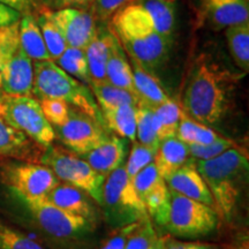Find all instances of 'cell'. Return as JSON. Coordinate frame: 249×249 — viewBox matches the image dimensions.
Instances as JSON below:
<instances>
[{"instance_id":"obj_1","label":"cell","mask_w":249,"mask_h":249,"mask_svg":"<svg viewBox=\"0 0 249 249\" xmlns=\"http://www.w3.org/2000/svg\"><path fill=\"white\" fill-rule=\"evenodd\" d=\"M238 76L207 54L193 65L182 93L180 107L192 119L203 124L219 123L229 107L231 87Z\"/></svg>"},{"instance_id":"obj_2","label":"cell","mask_w":249,"mask_h":249,"mask_svg":"<svg viewBox=\"0 0 249 249\" xmlns=\"http://www.w3.org/2000/svg\"><path fill=\"white\" fill-rule=\"evenodd\" d=\"M110 20V28L127 55L156 75L169 60L173 42L156 30L147 11L136 1L124 6Z\"/></svg>"},{"instance_id":"obj_3","label":"cell","mask_w":249,"mask_h":249,"mask_svg":"<svg viewBox=\"0 0 249 249\" xmlns=\"http://www.w3.org/2000/svg\"><path fill=\"white\" fill-rule=\"evenodd\" d=\"M194 161L196 170L213 195L218 214L225 220L231 219L247 182V152L235 145L213 160Z\"/></svg>"},{"instance_id":"obj_4","label":"cell","mask_w":249,"mask_h":249,"mask_svg":"<svg viewBox=\"0 0 249 249\" xmlns=\"http://www.w3.org/2000/svg\"><path fill=\"white\" fill-rule=\"evenodd\" d=\"M31 93L39 101L59 99L66 102L71 107L105 124L101 108L89 87L68 75L54 61H34V86Z\"/></svg>"},{"instance_id":"obj_5","label":"cell","mask_w":249,"mask_h":249,"mask_svg":"<svg viewBox=\"0 0 249 249\" xmlns=\"http://www.w3.org/2000/svg\"><path fill=\"white\" fill-rule=\"evenodd\" d=\"M40 164L48 166L58 180L81 189L96 203L103 204L105 177L96 172L83 158L60 147H48L40 157Z\"/></svg>"},{"instance_id":"obj_6","label":"cell","mask_w":249,"mask_h":249,"mask_svg":"<svg viewBox=\"0 0 249 249\" xmlns=\"http://www.w3.org/2000/svg\"><path fill=\"white\" fill-rule=\"evenodd\" d=\"M102 207L105 209L107 222L117 227L135 223L148 216L144 204L127 176L124 165H121L105 178Z\"/></svg>"},{"instance_id":"obj_7","label":"cell","mask_w":249,"mask_h":249,"mask_svg":"<svg viewBox=\"0 0 249 249\" xmlns=\"http://www.w3.org/2000/svg\"><path fill=\"white\" fill-rule=\"evenodd\" d=\"M219 223L216 209L170 189V211L165 229L180 238H200L210 234Z\"/></svg>"},{"instance_id":"obj_8","label":"cell","mask_w":249,"mask_h":249,"mask_svg":"<svg viewBox=\"0 0 249 249\" xmlns=\"http://www.w3.org/2000/svg\"><path fill=\"white\" fill-rule=\"evenodd\" d=\"M0 117L40 147L48 148L54 141L53 127L43 114L39 102L31 96L4 95Z\"/></svg>"},{"instance_id":"obj_9","label":"cell","mask_w":249,"mask_h":249,"mask_svg":"<svg viewBox=\"0 0 249 249\" xmlns=\"http://www.w3.org/2000/svg\"><path fill=\"white\" fill-rule=\"evenodd\" d=\"M23 202L38 225L54 238H77L93 229V223L55 207L45 198L23 200Z\"/></svg>"},{"instance_id":"obj_10","label":"cell","mask_w":249,"mask_h":249,"mask_svg":"<svg viewBox=\"0 0 249 249\" xmlns=\"http://www.w3.org/2000/svg\"><path fill=\"white\" fill-rule=\"evenodd\" d=\"M4 180L22 200L44 198L59 183L48 166L33 161L9 165L4 172Z\"/></svg>"},{"instance_id":"obj_11","label":"cell","mask_w":249,"mask_h":249,"mask_svg":"<svg viewBox=\"0 0 249 249\" xmlns=\"http://www.w3.org/2000/svg\"><path fill=\"white\" fill-rule=\"evenodd\" d=\"M53 129L62 144L77 156L92 150L108 136L104 124L73 107H71L68 119Z\"/></svg>"},{"instance_id":"obj_12","label":"cell","mask_w":249,"mask_h":249,"mask_svg":"<svg viewBox=\"0 0 249 249\" xmlns=\"http://www.w3.org/2000/svg\"><path fill=\"white\" fill-rule=\"evenodd\" d=\"M50 17L60 29L67 45L85 50L97 31V21L88 9H50Z\"/></svg>"},{"instance_id":"obj_13","label":"cell","mask_w":249,"mask_h":249,"mask_svg":"<svg viewBox=\"0 0 249 249\" xmlns=\"http://www.w3.org/2000/svg\"><path fill=\"white\" fill-rule=\"evenodd\" d=\"M34 86V61L18 46L0 73V90L7 96H30Z\"/></svg>"},{"instance_id":"obj_14","label":"cell","mask_w":249,"mask_h":249,"mask_svg":"<svg viewBox=\"0 0 249 249\" xmlns=\"http://www.w3.org/2000/svg\"><path fill=\"white\" fill-rule=\"evenodd\" d=\"M201 12L214 30L249 22V0H202Z\"/></svg>"},{"instance_id":"obj_15","label":"cell","mask_w":249,"mask_h":249,"mask_svg":"<svg viewBox=\"0 0 249 249\" xmlns=\"http://www.w3.org/2000/svg\"><path fill=\"white\" fill-rule=\"evenodd\" d=\"M164 181L171 191L214 208L213 195L208 186L205 185L201 174L196 170L195 161L193 158L176 172L166 177Z\"/></svg>"},{"instance_id":"obj_16","label":"cell","mask_w":249,"mask_h":249,"mask_svg":"<svg viewBox=\"0 0 249 249\" xmlns=\"http://www.w3.org/2000/svg\"><path fill=\"white\" fill-rule=\"evenodd\" d=\"M126 139L119 136H107L97 147L81 157L96 172L107 178L111 172L124 165L126 157Z\"/></svg>"},{"instance_id":"obj_17","label":"cell","mask_w":249,"mask_h":249,"mask_svg":"<svg viewBox=\"0 0 249 249\" xmlns=\"http://www.w3.org/2000/svg\"><path fill=\"white\" fill-rule=\"evenodd\" d=\"M99 23L101 24L97 26L95 36L85 49L90 82H107V64L114 34L110 26H107L105 22Z\"/></svg>"},{"instance_id":"obj_18","label":"cell","mask_w":249,"mask_h":249,"mask_svg":"<svg viewBox=\"0 0 249 249\" xmlns=\"http://www.w3.org/2000/svg\"><path fill=\"white\" fill-rule=\"evenodd\" d=\"M44 198L71 214L83 217L91 223L96 220V210L89 196L76 187L59 182Z\"/></svg>"},{"instance_id":"obj_19","label":"cell","mask_w":249,"mask_h":249,"mask_svg":"<svg viewBox=\"0 0 249 249\" xmlns=\"http://www.w3.org/2000/svg\"><path fill=\"white\" fill-rule=\"evenodd\" d=\"M37 148H40V145L9 126L0 117V157H15L30 161L36 156L42 157L44 151L38 152Z\"/></svg>"},{"instance_id":"obj_20","label":"cell","mask_w":249,"mask_h":249,"mask_svg":"<svg viewBox=\"0 0 249 249\" xmlns=\"http://www.w3.org/2000/svg\"><path fill=\"white\" fill-rule=\"evenodd\" d=\"M129 62L133 73L134 90L136 97L139 98V103L155 107L169 101V95L155 74L148 71L133 59L129 58Z\"/></svg>"},{"instance_id":"obj_21","label":"cell","mask_w":249,"mask_h":249,"mask_svg":"<svg viewBox=\"0 0 249 249\" xmlns=\"http://www.w3.org/2000/svg\"><path fill=\"white\" fill-rule=\"evenodd\" d=\"M191 160L186 143L177 136H170L160 140L154 163L160 176L165 179Z\"/></svg>"},{"instance_id":"obj_22","label":"cell","mask_w":249,"mask_h":249,"mask_svg":"<svg viewBox=\"0 0 249 249\" xmlns=\"http://www.w3.org/2000/svg\"><path fill=\"white\" fill-rule=\"evenodd\" d=\"M20 48L33 61L51 60L34 13L23 14L18 21Z\"/></svg>"},{"instance_id":"obj_23","label":"cell","mask_w":249,"mask_h":249,"mask_svg":"<svg viewBox=\"0 0 249 249\" xmlns=\"http://www.w3.org/2000/svg\"><path fill=\"white\" fill-rule=\"evenodd\" d=\"M107 81L112 86L124 89L135 95L129 58L116 35L112 40L110 55L107 64Z\"/></svg>"},{"instance_id":"obj_24","label":"cell","mask_w":249,"mask_h":249,"mask_svg":"<svg viewBox=\"0 0 249 249\" xmlns=\"http://www.w3.org/2000/svg\"><path fill=\"white\" fill-rule=\"evenodd\" d=\"M136 2L147 11L156 30L173 42L177 27L176 0H138Z\"/></svg>"},{"instance_id":"obj_25","label":"cell","mask_w":249,"mask_h":249,"mask_svg":"<svg viewBox=\"0 0 249 249\" xmlns=\"http://www.w3.org/2000/svg\"><path fill=\"white\" fill-rule=\"evenodd\" d=\"M105 126L119 138L136 141V107L120 105L101 110Z\"/></svg>"},{"instance_id":"obj_26","label":"cell","mask_w":249,"mask_h":249,"mask_svg":"<svg viewBox=\"0 0 249 249\" xmlns=\"http://www.w3.org/2000/svg\"><path fill=\"white\" fill-rule=\"evenodd\" d=\"M225 37L230 55L242 73L249 71V22L229 27Z\"/></svg>"},{"instance_id":"obj_27","label":"cell","mask_w":249,"mask_h":249,"mask_svg":"<svg viewBox=\"0 0 249 249\" xmlns=\"http://www.w3.org/2000/svg\"><path fill=\"white\" fill-rule=\"evenodd\" d=\"M136 141L157 151L160 145V126L154 108L139 103L136 107Z\"/></svg>"},{"instance_id":"obj_28","label":"cell","mask_w":249,"mask_h":249,"mask_svg":"<svg viewBox=\"0 0 249 249\" xmlns=\"http://www.w3.org/2000/svg\"><path fill=\"white\" fill-rule=\"evenodd\" d=\"M88 87L101 110L120 107V105L138 107L139 104V98L134 93L112 86L108 82H90Z\"/></svg>"},{"instance_id":"obj_29","label":"cell","mask_w":249,"mask_h":249,"mask_svg":"<svg viewBox=\"0 0 249 249\" xmlns=\"http://www.w3.org/2000/svg\"><path fill=\"white\" fill-rule=\"evenodd\" d=\"M35 17L39 29L42 31L43 38H44L51 60L55 61L68 46L65 37L60 29L57 27V24L54 23V21L52 20V18L50 17L49 8L44 7V9H40L38 14Z\"/></svg>"},{"instance_id":"obj_30","label":"cell","mask_w":249,"mask_h":249,"mask_svg":"<svg viewBox=\"0 0 249 249\" xmlns=\"http://www.w3.org/2000/svg\"><path fill=\"white\" fill-rule=\"evenodd\" d=\"M176 136L186 144H209L220 138L210 127L192 119L183 111Z\"/></svg>"},{"instance_id":"obj_31","label":"cell","mask_w":249,"mask_h":249,"mask_svg":"<svg viewBox=\"0 0 249 249\" xmlns=\"http://www.w3.org/2000/svg\"><path fill=\"white\" fill-rule=\"evenodd\" d=\"M68 75L88 86L90 75L88 62H87L85 50L67 46L62 54L54 61Z\"/></svg>"},{"instance_id":"obj_32","label":"cell","mask_w":249,"mask_h":249,"mask_svg":"<svg viewBox=\"0 0 249 249\" xmlns=\"http://www.w3.org/2000/svg\"><path fill=\"white\" fill-rule=\"evenodd\" d=\"M142 203L144 204L148 216L152 218L158 225L165 227L170 211V189L165 181L145 195Z\"/></svg>"},{"instance_id":"obj_33","label":"cell","mask_w":249,"mask_h":249,"mask_svg":"<svg viewBox=\"0 0 249 249\" xmlns=\"http://www.w3.org/2000/svg\"><path fill=\"white\" fill-rule=\"evenodd\" d=\"M152 108L160 126V139L176 136L182 112L178 103L170 98L169 101Z\"/></svg>"},{"instance_id":"obj_34","label":"cell","mask_w":249,"mask_h":249,"mask_svg":"<svg viewBox=\"0 0 249 249\" xmlns=\"http://www.w3.org/2000/svg\"><path fill=\"white\" fill-rule=\"evenodd\" d=\"M157 238L150 217L145 216L135 223L124 249H150Z\"/></svg>"},{"instance_id":"obj_35","label":"cell","mask_w":249,"mask_h":249,"mask_svg":"<svg viewBox=\"0 0 249 249\" xmlns=\"http://www.w3.org/2000/svg\"><path fill=\"white\" fill-rule=\"evenodd\" d=\"M235 145L234 141L220 136L219 139L209 144H187V147H188L189 156L194 160H208L222 155L223 152Z\"/></svg>"},{"instance_id":"obj_36","label":"cell","mask_w":249,"mask_h":249,"mask_svg":"<svg viewBox=\"0 0 249 249\" xmlns=\"http://www.w3.org/2000/svg\"><path fill=\"white\" fill-rule=\"evenodd\" d=\"M155 156L156 151L147 148L138 141H134L128 160L124 164V170L128 178L132 180L147 165L154 163Z\"/></svg>"},{"instance_id":"obj_37","label":"cell","mask_w":249,"mask_h":249,"mask_svg":"<svg viewBox=\"0 0 249 249\" xmlns=\"http://www.w3.org/2000/svg\"><path fill=\"white\" fill-rule=\"evenodd\" d=\"M0 249H44L23 233L0 224Z\"/></svg>"},{"instance_id":"obj_38","label":"cell","mask_w":249,"mask_h":249,"mask_svg":"<svg viewBox=\"0 0 249 249\" xmlns=\"http://www.w3.org/2000/svg\"><path fill=\"white\" fill-rule=\"evenodd\" d=\"M20 46L18 22L0 29V73Z\"/></svg>"},{"instance_id":"obj_39","label":"cell","mask_w":249,"mask_h":249,"mask_svg":"<svg viewBox=\"0 0 249 249\" xmlns=\"http://www.w3.org/2000/svg\"><path fill=\"white\" fill-rule=\"evenodd\" d=\"M161 182H164V179L158 173L155 163L147 165L132 179L134 189L141 201L145 195H148L152 189L160 185Z\"/></svg>"},{"instance_id":"obj_40","label":"cell","mask_w":249,"mask_h":249,"mask_svg":"<svg viewBox=\"0 0 249 249\" xmlns=\"http://www.w3.org/2000/svg\"><path fill=\"white\" fill-rule=\"evenodd\" d=\"M40 108L46 120L52 124V127L61 126L68 119L71 107L66 102L59 99H42L39 102Z\"/></svg>"},{"instance_id":"obj_41","label":"cell","mask_w":249,"mask_h":249,"mask_svg":"<svg viewBox=\"0 0 249 249\" xmlns=\"http://www.w3.org/2000/svg\"><path fill=\"white\" fill-rule=\"evenodd\" d=\"M135 1L138 0H95L88 11L97 22H107L120 8Z\"/></svg>"},{"instance_id":"obj_42","label":"cell","mask_w":249,"mask_h":249,"mask_svg":"<svg viewBox=\"0 0 249 249\" xmlns=\"http://www.w3.org/2000/svg\"><path fill=\"white\" fill-rule=\"evenodd\" d=\"M135 223L118 227L116 232H113L108 236L107 240L103 244V246L99 249H124V245H126L127 238H128L129 233L133 230Z\"/></svg>"},{"instance_id":"obj_43","label":"cell","mask_w":249,"mask_h":249,"mask_svg":"<svg viewBox=\"0 0 249 249\" xmlns=\"http://www.w3.org/2000/svg\"><path fill=\"white\" fill-rule=\"evenodd\" d=\"M165 249H219L217 245L197 241H179L165 236Z\"/></svg>"},{"instance_id":"obj_44","label":"cell","mask_w":249,"mask_h":249,"mask_svg":"<svg viewBox=\"0 0 249 249\" xmlns=\"http://www.w3.org/2000/svg\"><path fill=\"white\" fill-rule=\"evenodd\" d=\"M21 17H22V14L20 12L0 2V29L18 22Z\"/></svg>"},{"instance_id":"obj_45","label":"cell","mask_w":249,"mask_h":249,"mask_svg":"<svg viewBox=\"0 0 249 249\" xmlns=\"http://www.w3.org/2000/svg\"><path fill=\"white\" fill-rule=\"evenodd\" d=\"M0 2L20 12L22 15L33 13L36 7L35 0H0Z\"/></svg>"},{"instance_id":"obj_46","label":"cell","mask_w":249,"mask_h":249,"mask_svg":"<svg viewBox=\"0 0 249 249\" xmlns=\"http://www.w3.org/2000/svg\"><path fill=\"white\" fill-rule=\"evenodd\" d=\"M95 0H58L54 9L59 8H81L89 9Z\"/></svg>"},{"instance_id":"obj_47","label":"cell","mask_w":249,"mask_h":249,"mask_svg":"<svg viewBox=\"0 0 249 249\" xmlns=\"http://www.w3.org/2000/svg\"><path fill=\"white\" fill-rule=\"evenodd\" d=\"M224 249H249V240L247 232L240 233L239 235H236L229 245H226L225 247H224Z\"/></svg>"},{"instance_id":"obj_48","label":"cell","mask_w":249,"mask_h":249,"mask_svg":"<svg viewBox=\"0 0 249 249\" xmlns=\"http://www.w3.org/2000/svg\"><path fill=\"white\" fill-rule=\"evenodd\" d=\"M38 1L44 6L45 8H49V9H54V6L57 4L58 0H38Z\"/></svg>"},{"instance_id":"obj_49","label":"cell","mask_w":249,"mask_h":249,"mask_svg":"<svg viewBox=\"0 0 249 249\" xmlns=\"http://www.w3.org/2000/svg\"><path fill=\"white\" fill-rule=\"evenodd\" d=\"M150 249H165L164 238H157Z\"/></svg>"},{"instance_id":"obj_50","label":"cell","mask_w":249,"mask_h":249,"mask_svg":"<svg viewBox=\"0 0 249 249\" xmlns=\"http://www.w3.org/2000/svg\"><path fill=\"white\" fill-rule=\"evenodd\" d=\"M2 97H4V93H2L1 90H0V112H1V102H2Z\"/></svg>"}]
</instances>
